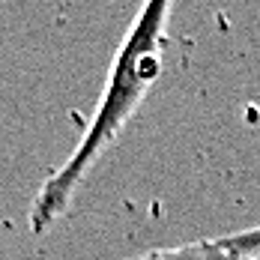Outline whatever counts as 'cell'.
Segmentation results:
<instances>
[{"instance_id":"1","label":"cell","mask_w":260,"mask_h":260,"mask_svg":"<svg viewBox=\"0 0 260 260\" xmlns=\"http://www.w3.org/2000/svg\"><path fill=\"white\" fill-rule=\"evenodd\" d=\"M171 3L174 0H144L123 45L117 48L99 108H96L87 132L81 135L72 156L54 171V177H48V182L36 191V198L30 204L27 221L36 236L48 234L54 221L69 209L78 185L87 180L93 165L105 156V150L120 138L126 123L138 114L150 87L158 81L161 63H165V45H168Z\"/></svg>"},{"instance_id":"2","label":"cell","mask_w":260,"mask_h":260,"mask_svg":"<svg viewBox=\"0 0 260 260\" xmlns=\"http://www.w3.org/2000/svg\"><path fill=\"white\" fill-rule=\"evenodd\" d=\"M126 260H242L234 251H228L218 239H198V242H185L174 248H153L144 254H135Z\"/></svg>"},{"instance_id":"3","label":"cell","mask_w":260,"mask_h":260,"mask_svg":"<svg viewBox=\"0 0 260 260\" xmlns=\"http://www.w3.org/2000/svg\"><path fill=\"white\" fill-rule=\"evenodd\" d=\"M218 242L234 251L236 257H260V224L257 228H248V231H239V234H228L218 236Z\"/></svg>"},{"instance_id":"4","label":"cell","mask_w":260,"mask_h":260,"mask_svg":"<svg viewBox=\"0 0 260 260\" xmlns=\"http://www.w3.org/2000/svg\"><path fill=\"white\" fill-rule=\"evenodd\" d=\"M245 260H260V257H245Z\"/></svg>"}]
</instances>
